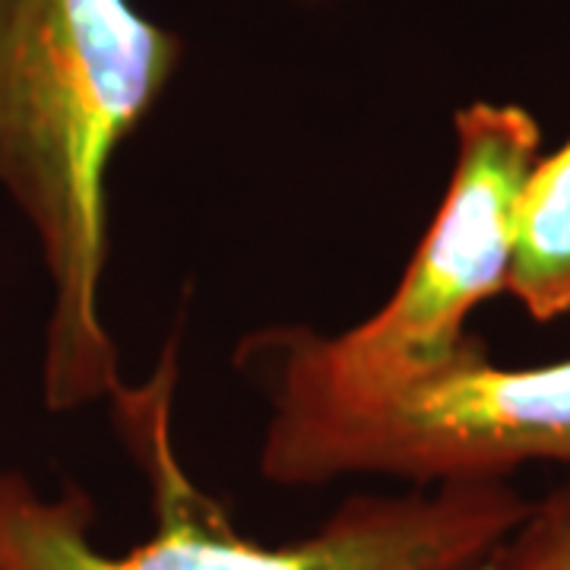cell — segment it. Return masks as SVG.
Listing matches in <instances>:
<instances>
[{
    "label": "cell",
    "instance_id": "4",
    "mask_svg": "<svg viewBox=\"0 0 570 570\" xmlns=\"http://www.w3.org/2000/svg\"><path fill=\"white\" fill-rule=\"evenodd\" d=\"M456 159L448 194L387 305L343 333L295 324L298 343L340 377H381L450 355L469 314L508 288L523 184L542 149L523 105L469 102L453 115Z\"/></svg>",
    "mask_w": 570,
    "mask_h": 570
},
{
    "label": "cell",
    "instance_id": "2",
    "mask_svg": "<svg viewBox=\"0 0 570 570\" xmlns=\"http://www.w3.org/2000/svg\"><path fill=\"white\" fill-rule=\"evenodd\" d=\"M175 340L146 384L111 393V422L153 501V535L127 551L96 546V504L77 485L45 494L0 472V570H479L530 510L510 482H453L352 494L314 532L264 546L181 466L171 438Z\"/></svg>",
    "mask_w": 570,
    "mask_h": 570
},
{
    "label": "cell",
    "instance_id": "1",
    "mask_svg": "<svg viewBox=\"0 0 570 570\" xmlns=\"http://www.w3.org/2000/svg\"><path fill=\"white\" fill-rule=\"evenodd\" d=\"M130 0H0V190L51 285L41 403L77 412L121 387L102 321L108 171L181 63Z\"/></svg>",
    "mask_w": 570,
    "mask_h": 570
},
{
    "label": "cell",
    "instance_id": "3",
    "mask_svg": "<svg viewBox=\"0 0 570 570\" xmlns=\"http://www.w3.org/2000/svg\"><path fill=\"white\" fill-rule=\"evenodd\" d=\"M235 365L269 403L257 469L279 489L355 475L434 489L510 482L530 463L570 466V358L501 367L469 333L431 365L340 377L283 324L245 336Z\"/></svg>",
    "mask_w": 570,
    "mask_h": 570
},
{
    "label": "cell",
    "instance_id": "6",
    "mask_svg": "<svg viewBox=\"0 0 570 570\" xmlns=\"http://www.w3.org/2000/svg\"><path fill=\"white\" fill-rule=\"evenodd\" d=\"M479 570H570V485L532 501Z\"/></svg>",
    "mask_w": 570,
    "mask_h": 570
},
{
    "label": "cell",
    "instance_id": "5",
    "mask_svg": "<svg viewBox=\"0 0 570 570\" xmlns=\"http://www.w3.org/2000/svg\"><path fill=\"white\" fill-rule=\"evenodd\" d=\"M504 292L535 324L570 314V137L523 184Z\"/></svg>",
    "mask_w": 570,
    "mask_h": 570
}]
</instances>
